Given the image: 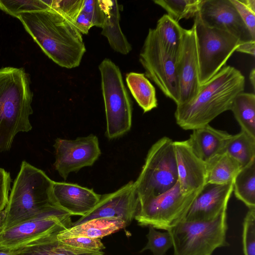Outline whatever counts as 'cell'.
<instances>
[{
    "instance_id": "7",
    "label": "cell",
    "mask_w": 255,
    "mask_h": 255,
    "mask_svg": "<svg viewBox=\"0 0 255 255\" xmlns=\"http://www.w3.org/2000/svg\"><path fill=\"white\" fill-rule=\"evenodd\" d=\"M106 118V135L113 139L128 132L132 123V105L119 67L109 58L99 65Z\"/></svg>"
},
{
    "instance_id": "39",
    "label": "cell",
    "mask_w": 255,
    "mask_h": 255,
    "mask_svg": "<svg viewBox=\"0 0 255 255\" xmlns=\"http://www.w3.org/2000/svg\"><path fill=\"white\" fill-rule=\"evenodd\" d=\"M236 51L250 54L254 56L255 54V40H252L240 43Z\"/></svg>"
},
{
    "instance_id": "12",
    "label": "cell",
    "mask_w": 255,
    "mask_h": 255,
    "mask_svg": "<svg viewBox=\"0 0 255 255\" xmlns=\"http://www.w3.org/2000/svg\"><path fill=\"white\" fill-rule=\"evenodd\" d=\"M55 149V169L64 180L73 172L91 166L101 154L98 137L91 134L75 140L57 138Z\"/></svg>"
},
{
    "instance_id": "42",
    "label": "cell",
    "mask_w": 255,
    "mask_h": 255,
    "mask_svg": "<svg viewBox=\"0 0 255 255\" xmlns=\"http://www.w3.org/2000/svg\"></svg>"
},
{
    "instance_id": "28",
    "label": "cell",
    "mask_w": 255,
    "mask_h": 255,
    "mask_svg": "<svg viewBox=\"0 0 255 255\" xmlns=\"http://www.w3.org/2000/svg\"><path fill=\"white\" fill-rule=\"evenodd\" d=\"M233 191L249 209L255 207V160L238 173L234 180Z\"/></svg>"
},
{
    "instance_id": "20",
    "label": "cell",
    "mask_w": 255,
    "mask_h": 255,
    "mask_svg": "<svg viewBox=\"0 0 255 255\" xmlns=\"http://www.w3.org/2000/svg\"><path fill=\"white\" fill-rule=\"evenodd\" d=\"M59 232L42 235L9 250L13 255H100L104 254L102 251H89L65 245L57 238Z\"/></svg>"
},
{
    "instance_id": "16",
    "label": "cell",
    "mask_w": 255,
    "mask_h": 255,
    "mask_svg": "<svg viewBox=\"0 0 255 255\" xmlns=\"http://www.w3.org/2000/svg\"><path fill=\"white\" fill-rule=\"evenodd\" d=\"M233 182L223 185L206 184L190 206L184 221H208L218 217L227 209L233 192Z\"/></svg>"
},
{
    "instance_id": "17",
    "label": "cell",
    "mask_w": 255,
    "mask_h": 255,
    "mask_svg": "<svg viewBox=\"0 0 255 255\" xmlns=\"http://www.w3.org/2000/svg\"><path fill=\"white\" fill-rule=\"evenodd\" d=\"M181 192L189 194L201 190L206 184V162L192 151L187 140L174 141Z\"/></svg>"
},
{
    "instance_id": "22",
    "label": "cell",
    "mask_w": 255,
    "mask_h": 255,
    "mask_svg": "<svg viewBox=\"0 0 255 255\" xmlns=\"http://www.w3.org/2000/svg\"><path fill=\"white\" fill-rule=\"evenodd\" d=\"M127 226L123 220L116 218H97L86 221L58 233V239L76 237L101 238Z\"/></svg>"
},
{
    "instance_id": "34",
    "label": "cell",
    "mask_w": 255,
    "mask_h": 255,
    "mask_svg": "<svg viewBox=\"0 0 255 255\" xmlns=\"http://www.w3.org/2000/svg\"><path fill=\"white\" fill-rule=\"evenodd\" d=\"M60 240L65 245L84 250L100 252L105 249L100 238L76 237Z\"/></svg>"
},
{
    "instance_id": "29",
    "label": "cell",
    "mask_w": 255,
    "mask_h": 255,
    "mask_svg": "<svg viewBox=\"0 0 255 255\" xmlns=\"http://www.w3.org/2000/svg\"><path fill=\"white\" fill-rule=\"evenodd\" d=\"M203 0H155L153 2L165 9L176 22L195 17Z\"/></svg>"
},
{
    "instance_id": "36",
    "label": "cell",
    "mask_w": 255,
    "mask_h": 255,
    "mask_svg": "<svg viewBox=\"0 0 255 255\" xmlns=\"http://www.w3.org/2000/svg\"><path fill=\"white\" fill-rule=\"evenodd\" d=\"M81 11L89 18L93 26L101 28L104 15L99 0H83Z\"/></svg>"
},
{
    "instance_id": "9",
    "label": "cell",
    "mask_w": 255,
    "mask_h": 255,
    "mask_svg": "<svg viewBox=\"0 0 255 255\" xmlns=\"http://www.w3.org/2000/svg\"><path fill=\"white\" fill-rule=\"evenodd\" d=\"M201 190L189 194H183L177 182L168 191L139 202L134 219L141 226H151L157 229L169 231L184 220L190 206Z\"/></svg>"
},
{
    "instance_id": "32",
    "label": "cell",
    "mask_w": 255,
    "mask_h": 255,
    "mask_svg": "<svg viewBox=\"0 0 255 255\" xmlns=\"http://www.w3.org/2000/svg\"><path fill=\"white\" fill-rule=\"evenodd\" d=\"M242 241L244 255H255V207L249 209L244 218Z\"/></svg>"
},
{
    "instance_id": "35",
    "label": "cell",
    "mask_w": 255,
    "mask_h": 255,
    "mask_svg": "<svg viewBox=\"0 0 255 255\" xmlns=\"http://www.w3.org/2000/svg\"><path fill=\"white\" fill-rule=\"evenodd\" d=\"M83 0H53L52 9L57 11L72 23L81 11Z\"/></svg>"
},
{
    "instance_id": "2",
    "label": "cell",
    "mask_w": 255,
    "mask_h": 255,
    "mask_svg": "<svg viewBox=\"0 0 255 255\" xmlns=\"http://www.w3.org/2000/svg\"><path fill=\"white\" fill-rule=\"evenodd\" d=\"M245 78L234 67L225 66L202 86L197 95L187 103L177 106V124L193 130L209 124L222 113L230 110L234 100L244 92Z\"/></svg>"
},
{
    "instance_id": "24",
    "label": "cell",
    "mask_w": 255,
    "mask_h": 255,
    "mask_svg": "<svg viewBox=\"0 0 255 255\" xmlns=\"http://www.w3.org/2000/svg\"><path fill=\"white\" fill-rule=\"evenodd\" d=\"M154 29L165 49L178 58L182 48L185 29L167 14H164L158 20Z\"/></svg>"
},
{
    "instance_id": "4",
    "label": "cell",
    "mask_w": 255,
    "mask_h": 255,
    "mask_svg": "<svg viewBox=\"0 0 255 255\" xmlns=\"http://www.w3.org/2000/svg\"><path fill=\"white\" fill-rule=\"evenodd\" d=\"M30 83V76L23 68L0 69V151L10 149L17 133L32 129Z\"/></svg>"
},
{
    "instance_id": "37",
    "label": "cell",
    "mask_w": 255,
    "mask_h": 255,
    "mask_svg": "<svg viewBox=\"0 0 255 255\" xmlns=\"http://www.w3.org/2000/svg\"><path fill=\"white\" fill-rule=\"evenodd\" d=\"M11 182L9 173L0 167V212L7 204Z\"/></svg>"
},
{
    "instance_id": "14",
    "label": "cell",
    "mask_w": 255,
    "mask_h": 255,
    "mask_svg": "<svg viewBox=\"0 0 255 255\" xmlns=\"http://www.w3.org/2000/svg\"><path fill=\"white\" fill-rule=\"evenodd\" d=\"M179 97L176 106L188 103L201 89L195 26L185 29L182 48L177 59Z\"/></svg>"
},
{
    "instance_id": "33",
    "label": "cell",
    "mask_w": 255,
    "mask_h": 255,
    "mask_svg": "<svg viewBox=\"0 0 255 255\" xmlns=\"http://www.w3.org/2000/svg\"><path fill=\"white\" fill-rule=\"evenodd\" d=\"M248 29L253 39H255V0H230Z\"/></svg>"
},
{
    "instance_id": "41",
    "label": "cell",
    "mask_w": 255,
    "mask_h": 255,
    "mask_svg": "<svg viewBox=\"0 0 255 255\" xmlns=\"http://www.w3.org/2000/svg\"><path fill=\"white\" fill-rule=\"evenodd\" d=\"M0 255H13L9 250L0 248Z\"/></svg>"
},
{
    "instance_id": "18",
    "label": "cell",
    "mask_w": 255,
    "mask_h": 255,
    "mask_svg": "<svg viewBox=\"0 0 255 255\" xmlns=\"http://www.w3.org/2000/svg\"><path fill=\"white\" fill-rule=\"evenodd\" d=\"M53 194L58 206L71 216L81 217L90 212L101 195L93 189L74 183L54 181Z\"/></svg>"
},
{
    "instance_id": "26",
    "label": "cell",
    "mask_w": 255,
    "mask_h": 255,
    "mask_svg": "<svg viewBox=\"0 0 255 255\" xmlns=\"http://www.w3.org/2000/svg\"><path fill=\"white\" fill-rule=\"evenodd\" d=\"M230 110L241 130L255 138V95L242 92L234 100Z\"/></svg>"
},
{
    "instance_id": "13",
    "label": "cell",
    "mask_w": 255,
    "mask_h": 255,
    "mask_svg": "<svg viewBox=\"0 0 255 255\" xmlns=\"http://www.w3.org/2000/svg\"><path fill=\"white\" fill-rule=\"evenodd\" d=\"M138 207L134 182L130 181L114 192L101 195L94 208L73 223L72 226L102 218H118L128 226L135 218Z\"/></svg>"
},
{
    "instance_id": "6",
    "label": "cell",
    "mask_w": 255,
    "mask_h": 255,
    "mask_svg": "<svg viewBox=\"0 0 255 255\" xmlns=\"http://www.w3.org/2000/svg\"><path fill=\"white\" fill-rule=\"evenodd\" d=\"M227 210L208 221H183L168 231L173 255H212L217 248L229 246L227 241Z\"/></svg>"
},
{
    "instance_id": "19",
    "label": "cell",
    "mask_w": 255,
    "mask_h": 255,
    "mask_svg": "<svg viewBox=\"0 0 255 255\" xmlns=\"http://www.w3.org/2000/svg\"><path fill=\"white\" fill-rule=\"evenodd\" d=\"M192 130L187 140L195 154L205 162L224 153L232 136L226 131L214 128L209 124Z\"/></svg>"
},
{
    "instance_id": "15",
    "label": "cell",
    "mask_w": 255,
    "mask_h": 255,
    "mask_svg": "<svg viewBox=\"0 0 255 255\" xmlns=\"http://www.w3.org/2000/svg\"><path fill=\"white\" fill-rule=\"evenodd\" d=\"M198 14L205 25L231 33L240 43L255 40L230 0H203Z\"/></svg>"
},
{
    "instance_id": "21",
    "label": "cell",
    "mask_w": 255,
    "mask_h": 255,
    "mask_svg": "<svg viewBox=\"0 0 255 255\" xmlns=\"http://www.w3.org/2000/svg\"><path fill=\"white\" fill-rule=\"evenodd\" d=\"M104 15L101 34L106 37L111 48L123 55L131 50V46L120 25V8L117 0H99Z\"/></svg>"
},
{
    "instance_id": "23",
    "label": "cell",
    "mask_w": 255,
    "mask_h": 255,
    "mask_svg": "<svg viewBox=\"0 0 255 255\" xmlns=\"http://www.w3.org/2000/svg\"><path fill=\"white\" fill-rule=\"evenodd\" d=\"M206 184L230 183L242 168L241 164L226 152L218 154L206 162Z\"/></svg>"
},
{
    "instance_id": "30",
    "label": "cell",
    "mask_w": 255,
    "mask_h": 255,
    "mask_svg": "<svg viewBox=\"0 0 255 255\" xmlns=\"http://www.w3.org/2000/svg\"><path fill=\"white\" fill-rule=\"evenodd\" d=\"M53 0H0V10L17 18L21 14L50 9Z\"/></svg>"
},
{
    "instance_id": "3",
    "label": "cell",
    "mask_w": 255,
    "mask_h": 255,
    "mask_svg": "<svg viewBox=\"0 0 255 255\" xmlns=\"http://www.w3.org/2000/svg\"><path fill=\"white\" fill-rule=\"evenodd\" d=\"M53 182L44 171L22 161L7 204L0 212V231L60 208L53 194Z\"/></svg>"
},
{
    "instance_id": "27",
    "label": "cell",
    "mask_w": 255,
    "mask_h": 255,
    "mask_svg": "<svg viewBox=\"0 0 255 255\" xmlns=\"http://www.w3.org/2000/svg\"><path fill=\"white\" fill-rule=\"evenodd\" d=\"M226 152L245 167L255 160V138L243 130L232 135L226 146Z\"/></svg>"
},
{
    "instance_id": "8",
    "label": "cell",
    "mask_w": 255,
    "mask_h": 255,
    "mask_svg": "<svg viewBox=\"0 0 255 255\" xmlns=\"http://www.w3.org/2000/svg\"><path fill=\"white\" fill-rule=\"evenodd\" d=\"M195 26L201 87L226 65L240 45V40L225 31L205 25L198 13Z\"/></svg>"
},
{
    "instance_id": "40",
    "label": "cell",
    "mask_w": 255,
    "mask_h": 255,
    "mask_svg": "<svg viewBox=\"0 0 255 255\" xmlns=\"http://www.w3.org/2000/svg\"><path fill=\"white\" fill-rule=\"evenodd\" d=\"M249 79L251 82V84L252 86V87L255 91V68H253L250 73L249 75Z\"/></svg>"
},
{
    "instance_id": "5",
    "label": "cell",
    "mask_w": 255,
    "mask_h": 255,
    "mask_svg": "<svg viewBox=\"0 0 255 255\" xmlns=\"http://www.w3.org/2000/svg\"><path fill=\"white\" fill-rule=\"evenodd\" d=\"M178 182L174 141L164 136L149 149L134 185L139 203L156 197Z\"/></svg>"
},
{
    "instance_id": "11",
    "label": "cell",
    "mask_w": 255,
    "mask_h": 255,
    "mask_svg": "<svg viewBox=\"0 0 255 255\" xmlns=\"http://www.w3.org/2000/svg\"><path fill=\"white\" fill-rule=\"evenodd\" d=\"M71 215L58 208L0 231V248L13 250L42 235L72 226Z\"/></svg>"
},
{
    "instance_id": "31",
    "label": "cell",
    "mask_w": 255,
    "mask_h": 255,
    "mask_svg": "<svg viewBox=\"0 0 255 255\" xmlns=\"http://www.w3.org/2000/svg\"><path fill=\"white\" fill-rule=\"evenodd\" d=\"M147 243L141 250L150 251L153 255H165L166 252L173 247L172 240L168 231H158L151 226H148V233L146 235Z\"/></svg>"
},
{
    "instance_id": "10",
    "label": "cell",
    "mask_w": 255,
    "mask_h": 255,
    "mask_svg": "<svg viewBox=\"0 0 255 255\" xmlns=\"http://www.w3.org/2000/svg\"><path fill=\"white\" fill-rule=\"evenodd\" d=\"M177 58L165 49L155 30L149 28L139 56L145 76L176 105L179 97Z\"/></svg>"
},
{
    "instance_id": "38",
    "label": "cell",
    "mask_w": 255,
    "mask_h": 255,
    "mask_svg": "<svg viewBox=\"0 0 255 255\" xmlns=\"http://www.w3.org/2000/svg\"><path fill=\"white\" fill-rule=\"evenodd\" d=\"M73 23L82 34H88L90 28L93 26L89 18L81 11Z\"/></svg>"
},
{
    "instance_id": "25",
    "label": "cell",
    "mask_w": 255,
    "mask_h": 255,
    "mask_svg": "<svg viewBox=\"0 0 255 255\" xmlns=\"http://www.w3.org/2000/svg\"><path fill=\"white\" fill-rule=\"evenodd\" d=\"M126 82L131 94L144 113L157 107L155 88L144 74L128 73L126 76Z\"/></svg>"
},
{
    "instance_id": "1",
    "label": "cell",
    "mask_w": 255,
    "mask_h": 255,
    "mask_svg": "<svg viewBox=\"0 0 255 255\" xmlns=\"http://www.w3.org/2000/svg\"><path fill=\"white\" fill-rule=\"evenodd\" d=\"M17 18L54 62L67 69L79 66L86 49L82 34L70 20L52 9L21 14Z\"/></svg>"
}]
</instances>
